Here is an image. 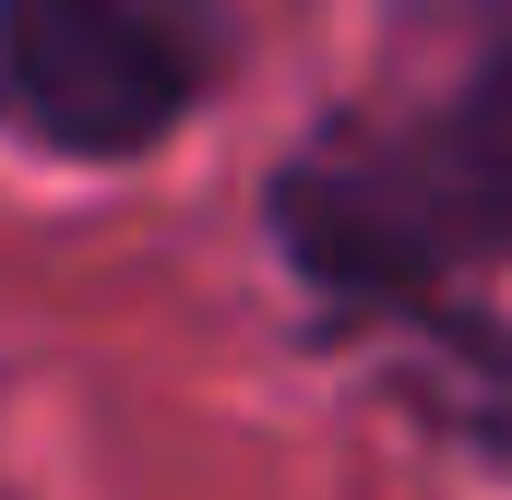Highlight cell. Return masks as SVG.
Wrapping results in <instances>:
<instances>
[{
    "instance_id": "cell-1",
    "label": "cell",
    "mask_w": 512,
    "mask_h": 500,
    "mask_svg": "<svg viewBox=\"0 0 512 500\" xmlns=\"http://www.w3.org/2000/svg\"><path fill=\"white\" fill-rule=\"evenodd\" d=\"M0 96L60 155H143L203 96V0H0Z\"/></svg>"
},
{
    "instance_id": "cell-2",
    "label": "cell",
    "mask_w": 512,
    "mask_h": 500,
    "mask_svg": "<svg viewBox=\"0 0 512 500\" xmlns=\"http://www.w3.org/2000/svg\"><path fill=\"white\" fill-rule=\"evenodd\" d=\"M417 179H429V203L453 227H512V48L453 96V120L429 131Z\"/></svg>"
}]
</instances>
